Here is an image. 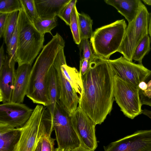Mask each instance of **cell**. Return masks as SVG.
I'll return each mask as SVG.
<instances>
[{
    "instance_id": "6",
    "label": "cell",
    "mask_w": 151,
    "mask_h": 151,
    "mask_svg": "<svg viewBox=\"0 0 151 151\" xmlns=\"http://www.w3.org/2000/svg\"><path fill=\"white\" fill-rule=\"evenodd\" d=\"M139 90L138 87L114 76V100L125 116L131 119L142 114Z\"/></svg>"
},
{
    "instance_id": "20",
    "label": "cell",
    "mask_w": 151,
    "mask_h": 151,
    "mask_svg": "<svg viewBox=\"0 0 151 151\" xmlns=\"http://www.w3.org/2000/svg\"><path fill=\"white\" fill-rule=\"evenodd\" d=\"M62 68L73 88L80 95L82 89V84L81 77L79 71L76 68L68 65L66 63L62 65Z\"/></svg>"
},
{
    "instance_id": "5",
    "label": "cell",
    "mask_w": 151,
    "mask_h": 151,
    "mask_svg": "<svg viewBox=\"0 0 151 151\" xmlns=\"http://www.w3.org/2000/svg\"><path fill=\"white\" fill-rule=\"evenodd\" d=\"M150 17V14L147 8L142 4L135 18L127 27L117 52L130 61L132 62V55L137 46L148 34Z\"/></svg>"
},
{
    "instance_id": "21",
    "label": "cell",
    "mask_w": 151,
    "mask_h": 151,
    "mask_svg": "<svg viewBox=\"0 0 151 151\" xmlns=\"http://www.w3.org/2000/svg\"><path fill=\"white\" fill-rule=\"evenodd\" d=\"M52 133L48 130L45 125H40L38 137L41 142V151H55V139L51 137Z\"/></svg>"
},
{
    "instance_id": "10",
    "label": "cell",
    "mask_w": 151,
    "mask_h": 151,
    "mask_svg": "<svg viewBox=\"0 0 151 151\" xmlns=\"http://www.w3.org/2000/svg\"><path fill=\"white\" fill-rule=\"evenodd\" d=\"M70 118L81 145L90 151H94L97 147L95 134L96 124L78 106Z\"/></svg>"
},
{
    "instance_id": "18",
    "label": "cell",
    "mask_w": 151,
    "mask_h": 151,
    "mask_svg": "<svg viewBox=\"0 0 151 151\" xmlns=\"http://www.w3.org/2000/svg\"><path fill=\"white\" fill-rule=\"evenodd\" d=\"M47 90L50 104L46 108L52 116L56 104L60 101V87L57 73L54 64L48 74L47 82Z\"/></svg>"
},
{
    "instance_id": "14",
    "label": "cell",
    "mask_w": 151,
    "mask_h": 151,
    "mask_svg": "<svg viewBox=\"0 0 151 151\" xmlns=\"http://www.w3.org/2000/svg\"><path fill=\"white\" fill-rule=\"evenodd\" d=\"M16 62L14 58L10 60L6 55L2 68L0 69V101L11 102L14 88Z\"/></svg>"
},
{
    "instance_id": "36",
    "label": "cell",
    "mask_w": 151,
    "mask_h": 151,
    "mask_svg": "<svg viewBox=\"0 0 151 151\" xmlns=\"http://www.w3.org/2000/svg\"><path fill=\"white\" fill-rule=\"evenodd\" d=\"M142 114L147 116L151 119V110L145 109L142 110Z\"/></svg>"
},
{
    "instance_id": "30",
    "label": "cell",
    "mask_w": 151,
    "mask_h": 151,
    "mask_svg": "<svg viewBox=\"0 0 151 151\" xmlns=\"http://www.w3.org/2000/svg\"><path fill=\"white\" fill-rule=\"evenodd\" d=\"M22 6L33 22L40 17L37 10L35 0H20Z\"/></svg>"
},
{
    "instance_id": "16",
    "label": "cell",
    "mask_w": 151,
    "mask_h": 151,
    "mask_svg": "<svg viewBox=\"0 0 151 151\" xmlns=\"http://www.w3.org/2000/svg\"><path fill=\"white\" fill-rule=\"evenodd\" d=\"M107 4L115 8L128 22H131L137 14L143 4L140 0H105Z\"/></svg>"
},
{
    "instance_id": "35",
    "label": "cell",
    "mask_w": 151,
    "mask_h": 151,
    "mask_svg": "<svg viewBox=\"0 0 151 151\" xmlns=\"http://www.w3.org/2000/svg\"><path fill=\"white\" fill-rule=\"evenodd\" d=\"M3 44L2 45L0 48V69L3 67L6 56L4 54Z\"/></svg>"
},
{
    "instance_id": "32",
    "label": "cell",
    "mask_w": 151,
    "mask_h": 151,
    "mask_svg": "<svg viewBox=\"0 0 151 151\" xmlns=\"http://www.w3.org/2000/svg\"><path fill=\"white\" fill-rule=\"evenodd\" d=\"M17 23L14 31L6 44L7 50L10 60L13 58L17 48Z\"/></svg>"
},
{
    "instance_id": "25",
    "label": "cell",
    "mask_w": 151,
    "mask_h": 151,
    "mask_svg": "<svg viewBox=\"0 0 151 151\" xmlns=\"http://www.w3.org/2000/svg\"><path fill=\"white\" fill-rule=\"evenodd\" d=\"M19 12L15 11L9 14L3 36L4 42L6 45L14 31L17 23Z\"/></svg>"
},
{
    "instance_id": "41",
    "label": "cell",
    "mask_w": 151,
    "mask_h": 151,
    "mask_svg": "<svg viewBox=\"0 0 151 151\" xmlns=\"http://www.w3.org/2000/svg\"><path fill=\"white\" fill-rule=\"evenodd\" d=\"M142 1L145 4L151 6V0H142Z\"/></svg>"
},
{
    "instance_id": "19",
    "label": "cell",
    "mask_w": 151,
    "mask_h": 151,
    "mask_svg": "<svg viewBox=\"0 0 151 151\" xmlns=\"http://www.w3.org/2000/svg\"><path fill=\"white\" fill-rule=\"evenodd\" d=\"M20 134V128L0 127V151H13Z\"/></svg>"
},
{
    "instance_id": "37",
    "label": "cell",
    "mask_w": 151,
    "mask_h": 151,
    "mask_svg": "<svg viewBox=\"0 0 151 151\" xmlns=\"http://www.w3.org/2000/svg\"><path fill=\"white\" fill-rule=\"evenodd\" d=\"M70 151H90L83 147L80 146L74 149L70 150Z\"/></svg>"
},
{
    "instance_id": "7",
    "label": "cell",
    "mask_w": 151,
    "mask_h": 151,
    "mask_svg": "<svg viewBox=\"0 0 151 151\" xmlns=\"http://www.w3.org/2000/svg\"><path fill=\"white\" fill-rule=\"evenodd\" d=\"M52 119L58 147L71 150L81 146L79 139L73 127L70 116L60 101L56 104Z\"/></svg>"
},
{
    "instance_id": "26",
    "label": "cell",
    "mask_w": 151,
    "mask_h": 151,
    "mask_svg": "<svg viewBox=\"0 0 151 151\" xmlns=\"http://www.w3.org/2000/svg\"><path fill=\"white\" fill-rule=\"evenodd\" d=\"M78 13L76 5L73 8L71 14L70 26L74 41L78 45L80 44L81 40L78 22Z\"/></svg>"
},
{
    "instance_id": "40",
    "label": "cell",
    "mask_w": 151,
    "mask_h": 151,
    "mask_svg": "<svg viewBox=\"0 0 151 151\" xmlns=\"http://www.w3.org/2000/svg\"><path fill=\"white\" fill-rule=\"evenodd\" d=\"M70 150L67 149H62L57 147L55 149V151H70Z\"/></svg>"
},
{
    "instance_id": "3",
    "label": "cell",
    "mask_w": 151,
    "mask_h": 151,
    "mask_svg": "<svg viewBox=\"0 0 151 151\" xmlns=\"http://www.w3.org/2000/svg\"><path fill=\"white\" fill-rule=\"evenodd\" d=\"M17 29V47L14 59L18 66L32 65L44 47V35L36 29L22 6L19 12Z\"/></svg>"
},
{
    "instance_id": "34",
    "label": "cell",
    "mask_w": 151,
    "mask_h": 151,
    "mask_svg": "<svg viewBox=\"0 0 151 151\" xmlns=\"http://www.w3.org/2000/svg\"><path fill=\"white\" fill-rule=\"evenodd\" d=\"M90 62L86 59H80L79 72L81 77L86 73L88 70Z\"/></svg>"
},
{
    "instance_id": "31",
    "label": "cell",
    "mask_w": 151,
    "mask_h": 151,
    "mask_svg": "<svg viewBox=\"0 0 151 151\" xmlns=\"http://www.w3.org/2000/svg\"><path fill=\"white\" fill-rule=\"evenodd\" d=\"M77 1L76 0H70L63 7L58 16L67 25L70 26L72 12Z\"/></svg>"
},
{
    "instance_id": "8",
    "label": "cell",
    "mask_w": 151,
    "mask_h": 151,
    "mask_svg": "<svg viewBox=\"0 0 151 151\" xmlns=\"http://www.w3.org/2000/svg\"><path fill=\"white\" fill-rule=\"evenodd\" d=\"M64 48H61L59 51L54 65L57 71L60 85V101L62 106L70 116L78 106L79 97L66 77L62 69V65L66 63Z\"/></svg>"
},
{
    "instance_id": "39",
    "label": "cell",
    "mask_w": 151,
    "mask_h": 151,
    "mask_svg": "<svg viewBox=\"0 0 151 151\" xmlns=\"http://www.w3.org/2000/svg\"><path fill=\"white\" fill-rule=\"evenodd\" d=\"M148 34H149L151 39V13L150 15V17L149 23Z\"/></svg>"
},
{
    "instance_id": "11",
    "label": "cell",
    "mask_w": 151,
    "mask_h": 151,
    "mask_svg": "<svg viewBox=\"0 0 151 151\" xmlns=\"http://www.w3.org/2000/svg\"><path fill=\"white\" fill-rule=\"evenodd\" d=\"M114 76L138 87L150 71L142 64H136L123 56L114 60H106Z\"/></svg>"
},
{
    "instance_id": "1",
    "label": "cell",
    "mask_w": 151,
    "mask_h": 151,
    "mask_svg": "<svg viewBox=\"0 0 151 151\" xmlns=\"http://www.w3.org/2000/svg\"><path fill=\"white\" fill-rule=\"evenodd\" d=\"M114 77L107 60L95 54L88 70L81 76L78 106L96 125L103 123L112 109Z\"/></svg>"
},
{
    "instance_id": "13",
    "label": "cell",
    "mask_w": 151,
    "mask_h": 151,
    "mask_svg": "<svg viewBox=\"0 0 151 151\" xmlns=\"http://www.w3.org/2000/svg\"><path fill=\"white\" fill-rule=\"evenodd\" d=\"M104 147V151H151V129L137 130Z\"/></svg>"
},
{
    "instance_id": "38",
    "label": "cell",
    "mask_w": 151,
    "mask_h": 151,
    "mask_svg": "<svg viewBox=\"0 0 151 151\" xmlns=\"http://www.w3.org/2000/svg\"><path fill=\"white\" fill-rule=\"evenodd\" d=\"M35 151H41V142L40 139Z\"/></svg>"
},
{
    "instance_id": "4",
    "label": "cell",
    "mask_w": 151,
    "mask_h": 151,
    "mask_svg": "<svg viewBox=\"0 0 151 151\" xmlns=\"http://www.w3.org/2000/svg\"><path fill=\"white\" fill-rule=\"evenodd\" d=\"M127 27L125 20L122 19L96 29L90 39L94 54L109 60L112 54L118 51Z\"/></svg>"
},
{
    "instance_id": "22",
    "label": "cell",
    "mask_w": 151,
    "mask_h": 151,
    "mask_svg": "<svg viewBox=\"0 0 151 151\" xmlns=\"http://www.w3.org/2000/svg\"><path fill=\"white\" fill-rule=\"evenodd\" d=\"M78 19L81 39H90L93 33L92 29L93 20L88 15L83 12L78 13Z\"/></svg>"
},
{
    "instance_id": "17",
    "label": "cell",
    "mask_w": 151,
    "mask_h": 151,
    "mask_svg": "<svg viewBox=\"0 0 151 151\" xmlns=\"http://www.w3.org/2000/svg\"><path fill=\"white\" fill-rule=\"evenodd\" d=\"M70 0H35V3L40 18H49L58 16Z\"/></svg>"
},
{
    "instance_id": "28",
    "label": "cell",
    "mask_w": 151,
    "mask_h": 151,
    "mask_svg": "<svg viewBox=\"0 0 151 151\" xmlns=\"http://www.w3.org/2000/svg\"><path fill=\"white\" fill-rule=\"evenodd\" d=\"M22 8L20 0H0V13L9 14L19 11Z\"/></svg>"
},
{
    "instance_id": "24",
    "label": "cell",
    "mask_w": 151,
    "mask_h": 151,
    "mask_svg": "<svg viewBox=\"0 0 151 151\" xmlns=\"http://www.w3.org/2000/svg\"><path fill=\"white\" fill-rule=\"evenodd\" d=\"M33 23L36 29L41 33L45 35L47 33L52 36L51 30L57 26L56 17L49 18H41L34 20Z\"/></svg>"
},
{
    "instance_id": "27",
    "label": "cell",
    "mask_w": 151,
    "mask_h": 151,
    "mask_svg": "<svg viewBox=\"0 0 151 151\" xmlns=\"http://www.w3.org/2000/svg\"><path fill=\"white\" fill-rule=\"evenodd\" d=\"M146 84L145 89L139 90V96L142 105H145L151 107V71L143 81Z\"/></svg>"
},
{
    "instance_id": "15",
    "label": "cell",
    "mask_w": 151,
    "mask_h": 151,
    "mask_svg": "<svg viewBox=\"0 0 151 151\" xmlns=\"http://www.w3.org/2000/svg\"><path fill=\"white\" fill-rule=\"evenodd\" d=\"M32 65L24 64L18 66L15 70L14 88L11 102L22 103L27 94Z\"/></svg>"
},
{
    "instance_id": "33",
    "label": "cell",
    "mask_w": 151,
    "mask_h": 151,
    "mask_svg": "<svg viewBox=\"0 0 151 151\" xmlns=\"http://www.w3.org/2000/svg\"><path fill=\"white\" fill-rule=\"evenodd\" d=\"M9 14L0 13V37H3Z\"/></svg>"
},
{
    "instance_id": "12",
    "label": "cell",
    "mask_w": 151,
    "mask_h": 151,
    "mask_svg": "<svg viewBox=\"0 0 151 151\" xmlns=\"http://www.w3.org/2000/svg\"><path fill=\"white\" fill-rule=\"evenodd\" d=\"M33 111V109L23 103H2L0 105V127L22 128L29 120Z\"/></svg>"
},
{
    "instance_id": "23",
    "label": "cell",
    "mask_w": 151,
    "mask_h": 151,
    "mask_svg": "<svg viewBox=\"0 0 151 151\" xmlns=\"http://www.w3.org/2000/svg\"><path fill=\"white\" fill-rule=\"evenodd\" d=\"M151 39L148 35L145 36L136 47L133 52L132 60L142 64V60L145 56L148 54L151 50Z\"/></svg>"
},
{
    "instance_id": "2",
    "label": "cell",
    "mask_w": 151,
    "mask_h": 151,
    "mask_svg": "<svg viewBox=\"0 0 151 151\" xmlns=\"http://www.w3.org/2000/svg\"><path fill=\"white\" fill-rule=\"evenodd\" d=\"M65 41L57 33L44 47L37 57L30 73L26 96L35 104L47 107L50 104L47 90L49 72L58 53L64 47Z\"/></svg>"
},
{
    "instance_id": "29",
    "label": "cell",
    "mask_w": 151,
    "mask_h": 151,
    "mask_svg": "<svg viewBox=\"0 0 151 151\" xmlns=\"http://www.w3.org/2000/svg\"><path fill=\"white\" fill-rule=\"evenodd\" d=\"M78 46L80 50V59H86L91 62L95 54L93 52L92 47L88 39H81Z\"/></svg>"
},
{
    "instance_id": "9",
    "label": "cell",
    "mask_w": 151,
    "mask_h": 151,
    "mask_svg": "<svg viewBox=\"0 0 151 151\" xmlns=\"http://www.w3.org/2000/svg\"><path fill=\"white\" fill-rule=\"evenodd\" d=\"M45 107L38 104L33 109L29 120L20 128V135L13 151H35L39 140V128Z\"/></svg>"
}]
</instances>
